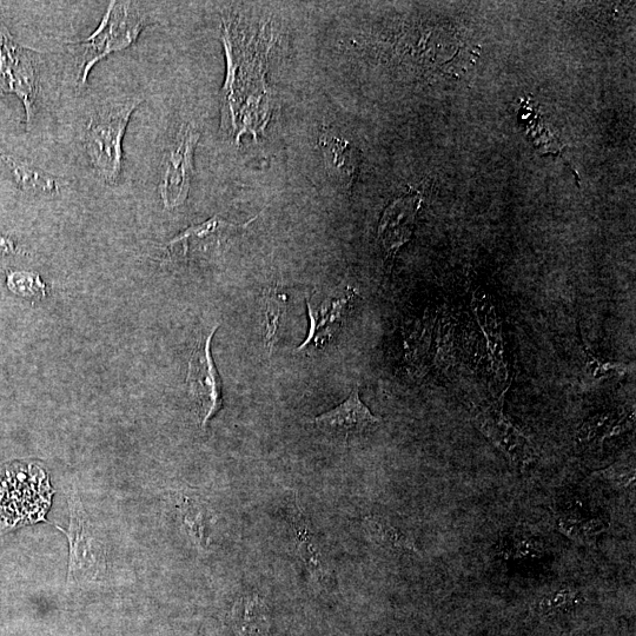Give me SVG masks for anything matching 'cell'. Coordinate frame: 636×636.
<instances>
[{
  "mask_svg": "<svg viewBox=\"0 0 636 636\" xmlns=\"http://www.w3.org/2000/svg\"><path fill=\"white\" fill-rule=\"evenodd\" d=\"M142 97H128L105 104L91 116L84 134V148L92 168L102 181L116 185L123 171V141Z\"/></svg>",
  "mask_w": 636,
  "mask_h": 636,
  "instance_id": "cell-1",
  "label": "cell"
},
{
  "mask_svg": "<svg viewBox=\"0 0 636 636\" xmlns=\"http://www.w3.org/2000/svg\"><path fill=\"white\" fill-rule=\"evenodd\" d=\"M145 26H147V16L136 3L111 2L101 24L92 35L81 41L70 42L82 45L84 49L78 77L79 85L88 82L92 69L104 58L134 45Z\"/></svg>",
  "mask_w": 636,
  "mask_h": 636,
  "instance_id": "cell-2",
  "label": "cell"
},
{
  "mask_svg": "<svg viewBox=\"0 0 636 636\" xmlns=\"http://www.w3.org/2000/svg\"><path fill=\"white\" fill-rule=\"evenodd\" d=\"M70 509L69 530L62 528L70 543L68 583L96 581L105 573L108 552L101 532L86 514L76 490L68 495Z\"/></svg>",
  "mask_w": 636,
  "mask_h": 636,
  "instance_id": "cell-3",
  "label": "cell"
},
{
  "mask_svg": "<svg viewBox=\"0 0 636 636\" xmlns=\"http://www.w3.org/2000/svg\"><path fill=\"white\" fill-rule=\"evenodd\" d=\"M38 75L30 50L19 45L0 23V91L21 99L28 129L36 114Z\"/></svg>",
  "mask_w": 636,
  "mask_h": 636,
  "instance_id": "cell-4",
  "label": "cell"
},
{
  "mask_svg": "<svg viewBox=\"0 0 636 636\" xmlns=\"http://www.w3.org/2000/svg\"><path fill=\"white\" fill-rule=\"evenodd\" d=\"M198 139L200 132L194 125H183L174 143L164 154L158 191L165 209H176L188 200Z\"/></svg>",
  "mask_w": 636,
  "mask_h": 636,
  "instance_id": "cell-5",
  "label": "cell"
},
{
  "mask_svg": "<svg viewBox=\"0 0 636 636\" xmlns=\"http://www.w3.org/2000/svg\"><path fill=\"white\" fill-rule=\"evenodd\" d=\"M217 329L218 324L202 333L189 361V393L203 428L220 412L223 404L222 383L210 349Z\"/></svg>",
  "mask_w": 636,
  "mask_h": 636,
  "instance_id": "cell-6",
  "label": "cell"
},
{
  "mask_svg": "<svg viewBox=\"0 0 636 636\" xmlns=\"http://www.w3.org/2000/svg\"><path fill=\"white\" fill-rule=\"evenodd\" d=\"M256 218L244 225H237L223 220L220 216H215L207 222L185 229L180 235L172 238L165 248L172 260L175 258L187 260L189 256L204 255L212 249H220L223 240H227L236 230L247 228Z\"/></svg>",
  "mask_w": 636,
  "mask_h": 636,
  "instance_id": "cell-7",
  "label": "cell"
},
{
  "mask_svg": "<svg viewBox=\"0 0 636 636\" xmlns=\"http://www.w3.org/2000/svg\"><path fill=\"white\" fill-rule=\"evenodd\" d=\"M316 427L331 436L348 441L351 436L361 435L380 423L379 417L370 413L360 399L359 388H354L348 400L330 412L317 416Z\"/></svg>",
  "mask_w": 636,
  "mask_h": 636,
  "instance_id": "cell-8",
  "label": "cell"
},
{
  "mask_svg": "<svg viewBox=\"0 0 636 636\" xmlns=\"http://www.w3.org/2000/svg\"><path fill=\"white\" fill-rule=\"evenodd\" d=\"M480 428L510 460L518 463L532 462L535 453L529 441L519 430L507 422L498 409L487 410L477 417Z\"/></svg>",
  "mask_w": 636,
  "mask_h": 636,
  "instance_id": "cell-9",
  "label": "cell"
},
{
  "mask_svg": "<svg viewBox=\"0 0 636 636\" xmlns=\"http://www.w3.org/2000/svg\"><path fill=\"white\" fill-rule=\"evenodd\" d=\"M419 205V198L415 196L402 197L384 211L379 238L388 255L394 256L409 240Z\"/></svg>",
  "mask_w": 636,
  "mask_h": 636,
  "instance_id": "cell-10",
  "label": "cell"
},
{
  "mask_svg": "<svg viewBox=\"0 0 636 636\" xmlns=\"http://www.w3.org/2000/svg\"><path fill=\"white\" fill-rule=\"evenodd\" d=\"M351 296H343L334 302L323 304L321 308L314 309L307 301L308 313L310 317V330L307 340L298 347L296 351L309 350L311 348L320 349L330 341L331 337L337 334L341 328L344 316L347 315L350 307Z\"/></svg>",
  "mask_w": 636,
  "mask_h": 636,
  "instance_id": "cell-11",
  "label": "cell"
},
{
  "mask_svg": "<svg viewBox=\"0 0 636 636\" xmlns=\"http://www.w3.org/2000/svg\"><path fill=\"white\" fill-rule=\"evenodd\" d=\"M293 526L295 530V538L297 543V552L301 559L306 562L311 575L321 582V585H327L330 580V567L327 555H324L320 542L311 532L310 525L306 516L303 515L301 509H296L293 514Z\"/></svg>",
  "mask_w": 636,
  "mask_h": 636,
  "instance_id": "cell-12",
  "label": "cell"
},
{
  "mask_svg": "<svg viewBox=\"0 0 636 636\" xmlns=\"http://www.w3.org/2000/svg\"><path fill=\"white\" fill-rule=\"evenodd\" d=\"M320 143L330 171L335 172L344 185H353L360 164L359 151L347 139L330 132H324Z\"/></svg>",
  "mask_w": 636,
  "mask_h": 636,
  "instance_id": "cell-13",
  "label": "cell"
},
{
  "mask_svg": "<svg viewBox=\"0 0 636 636\" xmlns=\"http://www.w3.org/2000/svg\"><path fill=\"white\" fill-rule=\"evenodd\" d=\"M0 161L10 169L18 187L25 191L57 195L62 190V183L49 172L31 167L30 164L18 161L3 151H0Z\"/></svg>",
  "mask_w": 636,
  "mask_h": 636,
  "instance_id": "cell-14",
  "label": "cell"
},
{
  "mask_svg": "<svg viewBox=\"0 0 636 636\" xmlns=\"http://www.w3.org/2000/svg\"><path fill=\"white\" fill-rule=\"evenodd\" d=\"M234 612L235 624L241 636H267V609L257 596L238 601Z\"/></svg>",
  "mask_w": 636,
  "mask_h": 636,
  "instance_id": "cell-15",
  "label": "cell"
},
{
  "mask_svg": "<svg viewBox=\"0 0 636 636\" xmlns=\"http://www.w3.org/2000/svg\"><path fill=\"white\" fill-rule=\"evenodd\" d=\"M560 532L580 545L592 546L608 525L599 518H586L576 512L563 513L558 520Z\"/></svg>",
  "mask_w": 636,
  "mask_h": 636,
  "instance_id": "cell-16",
  "label": "cell"
},
{
  "mask_svg": "<svg viewBox=\"0 0 636 636\" xmlns=\"http://www.w3.org/2000/svg\"><path fill=\"white\" fill-rule=\"evenodd\" d=\"M264 327L265 348L273 354L274 344L280 331L284 313H286L287 296L278 288H268L264 291Z\"/></svg>",
  "mask_w": 636,
  "mask_h": 636,
  "instance_id": "cell-17",
  "label": "cell"
},
{
  "mask_svg": "<svg viewBox=\"0 0 636 636\" xmlns=\"http://www.w3.org/2000/svg\"><path fill=\"white\" fill-rule=\"evenodd\" d=\"M8 287L17 295L24 297L42 298L45 296L46 287L41 277L26 271H13L8 275Z\"/></svg>",
  "mask_w": 636,
  "mask_h": 636,
  "instance_id": "cell-18",
  "label": "cell"
},
{
  "mask_svg": "<svg viewBox=\"0 0 636 636\" xmlns=\"http://www.w3.org/2000/svg\"><path fill=\"white\" fill-rule=\"evenodd\" d=\"M182 513L185 526H187L192 540L197 545H202L204 538V508L196 501L187 500L182 507Z\"/></svg>",
  "mask_w": 636,
  "mask_h": 636,
  "instance_id": "cell-19",
  "label": "cell"
},
{
  "mask_svg": "<svg viewBox=\"0 0 636 636\" xmlns=\"http://www.w3.org/2000/svg\"><path fill=\"white\" fill-rule=\"evenodd\" d=\"M576 598H578V593L573 591V589H559V591L543 596L539 608L542 613H553L574 604Z\"/></svg>",
  "mask_w": 636,
  "mask_h": 636,
  "instance_id": "cell-20",
  "label": "cell"
},
{
  "mask_svg": "<svg viewBox=\"0 0 636 636\" xmlns=\"http://www.w3.org/2000/svg\"><path fill=\"white\" fill-rule=\"evenodd\" d=\"M600 475L612 485L619 488H628L634 482V469H620L612 467L601 472Z\"/></svg>",
  "mask_w": 636,
  "mask_h": 636,
  "instance_id": "cell-21",
  "label": "cell"
},
{
  "mask_svg": "<svg viewBox=\"0 0 636 636\" xmlns=\"http://www.w3.org/2000/svg\"><path fill=\"white\" fill-rule=\"evenodd\" d=\"M15 253L16 247L15 244H13V242L10 240V238L0 236V255H9Z\"/></svg>",
  "mask_w": 636,
  "mask_h": 636,
  "instance_id": "cell-22",
  "label": "cell"
}]
</instances>
